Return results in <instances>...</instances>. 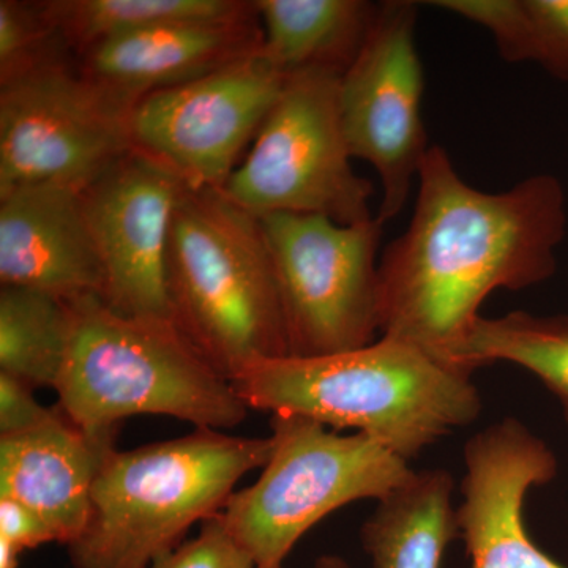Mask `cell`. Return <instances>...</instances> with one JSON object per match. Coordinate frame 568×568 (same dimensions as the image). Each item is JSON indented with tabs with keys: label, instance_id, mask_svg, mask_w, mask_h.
Returning a JSON list of instances; mask_svg holds the SVG:
<instances>
[{
	"label": "cell",
	"instance_id": "cell-16",
	"mask_svg": "<svg viewBox=\"0 0 568 568\" xmlns=\"http://www.w3.org/2000/svg\"><path fill=\"white\" fill-rule=\"evenodd\" d=\"M112 448L84 435L62 410L41 428L0 437V499L31 511L69 547L88 525L93 485Z\"/></svg>",
	"mask_w": 568,
	"mask_h": 568
},
{
	"label": "cell",
	"instance_id": "cell-9",
	"mask_svg": "<svg viewBox=\"0 0 568 568\" xmlns=\"http://www.w3.org/2000/svg\"><path fill=\"white\" fill-rule=\"evenodd\" d=\"M130 104L55 63L0 85V193L82 190L132 151Z\"/></svg>",
	"mask_w": 568,
	"mask_h": 568
},
{
	"label": "cell",
	"instance_id": "cell-14",
	"mask_svg": "<svg viewBox=\"0 0 568 568\" xmlns=\"http://www.w3.org/2000/svg\"><path fill=\"white\" fill-rule=\"evenodd\" d=\"M0 286L65 302L103 298V268L80 190L26 185L0 193Z\"/></svg>",
	"mask_w": 568,
	"mask_h": 568
},
{
	"label": "cell",
	"instance_id": "cell-1",
	"mask_svg": "<svg viewBox=\"0 0 568 568\" xmlns=\"http://www.w3.org/2000/svg\"><path fill=\"white\" fill-rule=\"evenodd\" d=\"M417 185L409 226L379 260V335L465 372L459 354L488 295L528 290L556 274L566 192L551 174L480 192L439 145L426 153Z\"/></svg>",
	"mask_w": 568,
	"mask_h": 568
},
{
	"label": "cell",
	"instance_id": "cell-24",
	"mask_svg": "<svg viewBox=\"0 0 568 568\" xmlns=\"http://www.w3.org/2000/svg\"><path fill=\"white\" fill-rule=\"evenodd\" d=\"M149 568H256L248 552L231 537L220 515L201 525L192 540Z\"/></svg>",
	"mask_w": 568,
	"mask_h": 568
},
{
	"label": "cell",
	"instance_id": "cell-2",
	"mask_svg": "<svg viewBox=\"0 0 568 568\" xmlns=\"http://www.w3.org/2000/svg\"><path fill=\"white\" fill-rule=\"evenodd\" d=\"M231 383L250 410L354 429L407 463L481 413L469 373L390 336L346 353L261 358Z\"/></svg>",
	"mask_w": 568,
	"mask_h": 568
},
{
	"label": "cell",
	"instance_id": "cell-5",
	"mask_svg": "<svg viewBox=\"0 0 568 568\" xmlns=\"http://www.w3.org/2000/svg\"><path fill=\"white\" fill-rule=\"evenodd\" d=\"M166 290L173 323L230 379L252 362L290 355L263 226L223 190H182Z\"/></svg>",
	"mask_w": 568,
	"mask_h": 568
},
{
	"label": "cell",
	"instance_id": "cell-11",
	"mask_svg": "<svg viewBox=\"0 0 568 568\" xmlns=\"http://www.w3.org/2000/svg\"><path fill=\"white\" fill-rule=\"evenodd\" d=\"M416 22V2H381L364 48L339 84L351 155L379 175L383 197L376 219L383 224L405 209L432 149L422 119L425 80Z\"/></svg>",
	"mask_w": 568,
	"mask_h": 568
},
{
	"label": "cell",
	"instance_id": "cell-13",
	"mask_svg": "<svg viewBox=\"0 0 568 568\" xmlns=\"http://www.w3.org/2000/svg\"><path fill=\"white\" fill-rule=\"evenodd\" d=\"M463 459L457 521L470 568H568L534 544L525 521L529 493L558 476L552 448L506 417L470 437Z\"/></svg>",
	"mask_w": 568,
	"mask_h": 568
},
{
	"label": "cell",
	"instance_id": "cell-20",
	"mask_svg": "<svg viewBox=\"0 0 568 568\" xmlns=\"http://www.w3.org/2000/svg\"><path fill=\"white\" fill-rule=\"evenodd\" d=\"M77 59L103 41L170 22L224 21L242 17V0H47L40 2Z\"/></svg>",
	"mask_w": 568,
	"mask_h": 568
},
{
	"label": "cell",
	"instance_id": "cell-27",
	"mask_svg": "<svg viewBox=\"0 0 568 568\" xmlns=\"http://www.w3.org/2000/svg\"><path fill=\"white\" fill-rule=\"evenodd\" d=\"M22 551L0 540V568H20Z\"/></svg>",
	"mask_w": 568,
	"mask_h": 568
},
{
	"label": "cell",
	"instance_id": "cell-15",
	"mask_svg": "<svg viewBox=\"0 0 568 568\" xmlns=\"http://www.w3.org/2000/svg\"><path fill=\"white\" fill-rule=\"evenodd\" d=\"M256 7L233 20L170 22L103 41L78 58L82 78L133 106L261 50Z\"/></svg>",
	"mask_w": 568,
	"mask_h": 568
},
{
	"label": "cell",
	"instance_id": "cell-22",
	"mask_svg": "<svg viewBox=\"0 0 568 568\" xmlns=\"http://www.w3.org/2000/svg\"><path fill=\"white\" fill-rule=\"evenodd\" d=\"M432 6L487 29L508 62H534L568 82V0H439Z\"/></svg>",
	"mask_w": 568,
	"mask_h": 568
},
{
	"label": "cell",
	"instance_id": "cell-23",
	"mask_svg": "<svg viewBox=\"0 0 568 568\" xmlns=\"http://www.w3.org/2000/svg\"><path fill=\"white\" fill-rule=\"evenodd\" d=\"M69 61L70 50L40 2L0 0V85Z\"/></svg>",
	"mask_w": 568,
	"mask_h": 568
},
{
	"label": "cell",
	"instance_id": "cell-6",
	"mask_svg": "<svg viewBox=\"0 0 568 568\" xmlns=\"http://www.w3.org/2000/svg\"><path fill=\"white\" fill-rule=\"evenodd\" d=\"M272 454L220 518L256 568H284L295 545L328 515L381 500L414 473L406 459L361 433L339 435L312 418L271 417Z\"/></svg>",
	"mask_w": 568,
	"mask_h": 568
},
{
	"label": "cell",
	"instance_id": "cell-3",
	"mask_svg": "<svg viewBox=\"0 0 568 568\" xmlns=\"http://www.w3.org/2000/svg\"><path fill=\"white\" fill-rule=\"evenodd\" d=\"M70 308L69 349L54 390L63 416L95 443L114 446L130 417H174L215 432L248 417L230 377L173 321L122 315L97 295Z\"/></svg>",
	"mask_w": 568,
	"mask_h": 568
},
{
	"label": "cell",
	"instance_id": "cell-10",
	"mask_svg": "<svg viewBox=\"0 0 568 568\" xmlns=\"http://www.w3.org/2000/svg\"><path fill=\"white\" fill-rule=\"evenodd\" d=\"M261 50L197 80L153 92L130 112L133 151L189 189L223 190L283 91Z\"/></svg>",
	"mask_w": 568,
	"mask_h": 568
},
{
	"label": "cell",
	"instance_id": "cell-4",
	"mask_svg": "<svg viewBox=\"0 0 568 568\" xmlns=\"http://www.w3.org/2000/svg\"><path fill=\"white\" fill-rule=\"evenodd\" d=\"M272 437L194 428L130 450L112 448L92 489L91 517L70 544L73 568H149L194 525L222 514L239 481L263 469Z\"/></svg>",
	"mask_w": 568,
	"mask_h": 568
},
{
	"label": "cell",
	"instance_id": "cell-7",
	"mask_svg": "<svg viewBox=\"0 0 568 568\" xmlns=\"http://www.w3.org/2000/svg\"><path fill=\"white\" fill-rule=\"evenodd\" d=\"M342 77L304 71L286 77L252 149L223 193L252 215L315 213L342 224L375 219L373 185L354 173L343 129Z\"/></svg>",
	"mask_w": 568,
	"mask_h": 568
},
{
	"label": "cell",
	"instance_id": "cell-17",
	"mask_svg": "<svg viewBox=\"0 0 568 568\" xmlns=\"http://www.w3.org/2000/svg\"><path fill=\"white\" fill-rule=\"evenodd\" d=\"M261 54L283 77H343L364 48L379 3L365 0H256Z\"/></svg>",
	"mask_w": 568,
	"mask_h": 568
},
{
	"label": "cell",
	"instance_id": "cell-8",
	"mask_svg": "<svg viewBox=\"0 0 568 568\" xmlns=\"http://www.w3.org/2000/svg\"><path fill=\"white\" fill-rule=\"evenodd\" d=\"M291 357L346 353L379 334L384 224H342L315 213L261 216Z\"/></svg>",
	"mask_w": 568,
	"mask_h": 568
},
{
	"label": "cell",
	"instance_id": "cell-25",
	"mask_svg": "<svg viewBox=\"0 0 568 568\" xmlns=\"http://www.w3.org/2000/svg\"><path fill=\"white\" fill-rule=\"evenodd\" d=\"M36 388L0 373V437L20 436L61 416L59 407L41 405Z\"/></svg>",
	"mask_w": 568,
	"mask_h": 568
},
{
	"label": "cell",
	"instance_id": "cell-26",
	"mask_svg": "<svg viewBox=\"0 0 568 568\" xmlns=\"http://www.w3.org/2000/svg\"><path fill=\"white\" fill-rule=\"evenodd\" d=\"M0 540L24 552L52 544L54 537L31 511L11 500L0 499Z\"/></svg>",
	"mask_w": 568,
	"mask_h": 568
},
{
	"label": "cell",
	"instance_id": "cell-28",
	"mask_svg": "<svg viewBox=\"0 0 568 568\" xmlns=\"http://www.w3.org/2000/svg\"><path fill=\"white\" fill-rule=\"evenodd\" d=\"M313 568H353L346 559L338 555L320 556L313 564Z\"/></svg>",
	"mask_w": 568,
	"mask_h": 568
},
{
	"label": "cell",
	"instance_id": "cell-12",
	"mask_svg": "<svg viewBox=\"0 0 568 568\" xmlns=\"http://www.w3.org/2000/svg\"><path fill=\"white\" fill-rule=\"evenodd\" d=\"M185 186L163 164L132 149L82 190V211L103 268V301L115 312L173 321L166 253Z\"/></svg>",
	"mask_w": 568,
	"mask_h": 568
},
{
	"label": "cell",
	"instance_id": "cell-21",
	"mask_svg": "<svg viewBox=\"0 0 568 568\" xmlns=\"http://www.w3.org/2000/svg\"><path fill=\"white\" fill-rule=\"evenodd\" d=\"M71 334L70 302L0 286V373L32 388H54Z\"/></svg>",
	"mask_w": 568,
	"mask_h": 568
},
{
	"label": "cell",
	"instance_id": "cell-18",
	"mask_svg": "<svg viewBox=\"0 0 568 568\" xmlns=\"http://www.w3.org/2000/svg\"><path fill=\"white\" fill-rule=\"evenodd\" d=\"M454 491L446 469L414 470L402 487L377 500L361 528L373 568H440L459 534Z\"/></svg>",
	"mask_w": 568,
	"mask_h": 568
},
{
	"label": "cell",
	"instance_id": "cell-19",
	"mask_svg": "<svg viewBox=\"0 0 568 568\" xmlns=\"http://www.w3.org/2000/svg\"><path fill=\"white\" fill-rule=\"evenodd\" d=\"M495 362L521 366L536 376L559 403L568 428V315L481 316L463 346L459 366L473 375Z\"/></svg>",
	"mask_w": 568,
	"mask_h": 568
}]
</instances>
